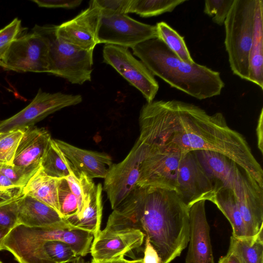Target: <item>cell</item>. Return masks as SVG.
<instances>
[{
    "label": "cell",
    "mask_w": 263,
    "mask_h": 263,
    "mask_svg": "<svg viewBox=\"0 0 263 263\" xmlns=\"http://www.w3.org/2000/svg\"><path fill=\"white\" fill-rule=\"evenodd\" d=\"M138 140L148 148L184 155L196 151L223 154L243 168L261 186L263 170L246 138L229 126L223 115H212L181 101L153 100L142 107Z\"/></svg>",
    "instance_id": "cell-1"
},
{
    "label": "cell",
    "mask_w": 263,
    "mask_h": 263,
    "mask_svg": "<svg viewBox=\"0 0 263 263\" xmlns=\"http://www.w3.org/2000/svg\"><path fill=\"white\" fill-rule=\"evenodd\" d=\"M107 225L141 231L160 263L180 256L190 237L189 207L175 191L137 186L108 217Z\"/></svg>",
    "instance_id": "cell-2"
},
{
    "label": "cell",
    "mask_w": 263,
    "mask_h": 263,
    "mask_svg": "<svg viewBox=\"0 0 263 263\" xmlns=\"http://www.w3.org/2000/svg\"><path fill=\"white\" fill-rule=\"evenodd\" d=\"M132 49L154 76L197 99L219 96L224 87L218 71L196 62L183 61L158 38L140 43Z\"/></svg>",
    "instance_id": "cell-3"
},
{
    "label": "cell",
    "mask_w": 263,
    "mask_h": 263,
    "mask_svg": "<svg viewBox=\"0 0 263 263\" xmlns=\"http://www.w3.org/2000/svg\"><path fill=\"white\" fill-rule=\"evenodd\" d=\"M194 152L216 189L223 186L233 192L248 237L256 235L263 227V187L227 156L210 151Z\"/></svg>",
    "instance_id": "cell-4"
},
{
    "label": "cell",
    "mask_w": 263,
    "mask_h": 263,
    "mask_svg": "<svg viewBox=\"0 0 263 263\" xmlns=\"http://www.w3.org/2000/svg\"><path fill=\"white\" fill-rule=\"evenodd\" d=\"M256 0H234L224 22V46L235 75L249 81Z\"/></svg>",
    "instance_id": "cell-5"
},
{
    "label": "cell",
    "mask_w": 263,
    "mask_h": 263,
    "mask_svg": "<svg viewBox=\"0 0 263 263\" xmlns=\"http://www.w3.org/2000/svg\"><path fill=\"white\" fill-rule=\"evenodd\" d=\"M54 25L32 28L46 40L48 46V72L62 77L70 83L82 85L90 81L93 50H84L59 37Z\"/></svg>",
    "instance_id": "cell-6"
},
{
    "label": "cell",
    "mask_w": 263,
    "mask_h": 263,
    "mask_svg": "<svg viewBox=\"0 0 263 263\" xmlns=\"http://www.w3.org/2000/svg\"><path fill=\"white\" fill-rule=\"evenodd\" d=\"M0 67L17 72H48V46L37 32L20 35L0 58Z\"/></svg>",
    "instance_id": "cell-7"
},
{
    "label": "cell",
    "mask_w": 263,
    "mask_h": 263,
    "mask_svg": "<svg viewBox=\"0 0 263 263\" xmlns=\"http://www.w3.org/2000/svg\"><path fill=\"white\" fill-rule=\"evenodd\" d=\"M82 101L80 95L61 92L49 93L39 89L26 107L11 117L0 121V132L15 129L25 130L49 115L63 108L77 105Z\"/></svg>",
    "instance_id": "cell-8"
},
{
    "label": "cell",
    "mask_w": 263,
    "mask_h": 263,
    "mask_svg": "<svg viewBox=\"0 0 263 263\" xmlns=\"http://www.w3.org/2000/svg\"><path fill=\"white\" fill-rule=\"evenodd\" d=\"M145 152V145L137 139L125 158L118 163H113L108 170L104 178L103 190L107 194L112 210L137 186L139 167Z\"/></svg>",
    "instance_id": "cell-9"
},
{
    "label": "cell",
    "mask_w": 263,
    "mask_h": 263,
    "mask_svg": "<svg viewBox=\"0 0 263 263\" xmlns=\"http://www.w3.org/2000/svg\"><path fill=\"white\" fill-rule=\"evenodd\" d=\"M103 58L104 63L139 90L147 102L154 100L159 84L146 66L136 59L127 48L106 44L103 49Z\"/></svg>",
    "instance_id": "cell-10"
},
{
    "label": "cell",
    "mask_w": 263,
    "mask_h": 263,
    "mask_svg": "<svg viewBox=\"0 0 263 263\" xmlns=\"http://www.w3.org/2000/svg\"><path fill=\"white\" fill-rule=\"evenodd\" d=\"M155 38H157L155 25L141 23L127 14L101 15L97 35L98 44L132 48Z\"/></svg>",
    "instance_id": "cell-11"
},
{
    "label": "cell",
    "mask_w": 263,
    "mask_h": 263,
    "mask_svg": "<svg viewBox=\"0 0 263 263\" xmlns=\"http://www.w3.org/2000/svg\"><path fill=\"white\" fill-rule=\"evenodd\" d=\"M176 192L188 206L200 200L211 201L216 187L194 151L184 154L180 162Z\"/></svg>",
    "instance_id": "cell-12"
},
{
    "label": "cell",
    "mask_w": 263,
    "mask_h": 263,
    "mask_svg": "<svg viewBox=\"0 0 263 263\" xmlns=\"http://www.w3.org/2000/svg\"><path fill=\"white\" fill-rule=\"evenodd\" d=\"M145 146L137 185L176 191L179 165L184 155L165 153Z\"/></svg>",
    "instance_id": "cell-13"
},
{
    "label": "cell",
    "mask_w": 263,
    "mask_h": 263,
    "mask_svg": "<svg viewBox=\"0 0 263 263\" xmlns=\"http://www.w3.org/2000/svg\"><path fill=\"white\" fill-rule=\"evenodd\" d=\"M145 238L140 230L129 227L106 225L93 237L90 253L97 260H111L124 257L140 247Z\"/></svg>",
    "instance_id": "cell-14"
},
{
    "label": "cell",
    "mask_w": 263,
    "mask_h": 263,
    "mask_svg": "<svg viewBox=\"0 0 263 263\" xmlns=\"http://www.w3.org/2000/svg\"><path fill=\"white\" fill-rule=\"evenodd\" d=\"M101 12L91 1L89 7L71 20L56 26L57 36L84 50H93Z\"/></svg>",
    "instance_id": "cell-15"
},
{
    "label": "cell",
    "mask_w": 263,
    "mask_h": 263,
    "mask_svg": "<svg viewBox=\"0 0 263 263\" xmlns=\"http://www.w3.org/2000/svg\"><path fill=\"white\" fill-rule=\"evenodd\" d=\"M205 202L200 200L189 207V247L185 263H214Z\"/></svg>",
    "instance_id": "cell-16"
},
{
    "label": "cell",
    "mask_w": 263,
    "mask_h": 263,
    "mask_svg": "<svg viewBox=\"0 0 263 263\" xmlns=\"http://www.w3.org/2000/svg\"><path fill=\"white\" fill-rule=\"evenodd\" d=\"M51 139L49 132L45 128L26 129L17 148L12 165L29 180L40 168Z\"/></svg>",
    "instance_id": "cell-17"
},
{
    "label": "cell",
    "mask_w": 263,
    "mask_h": 263,
    "mask_svg": "<svg viewBox=\"0 0 263 263\" xmlns=\"http://www.w3.org/2000/svg\"><path fill=\"white\" fill-rule=\"evenodd\" d=\"M54 140L78 177L83 173L91 179L104 178L113 164L111 157L107 153L82 149L61 140Z\"/></svg>",
    "instance_id": "cell-18"
},
{
    "label": "cell",
    "mask_w": 263,
    "mask_h": 263,
    "mask_svg": "<svg viewBox=\"0 0 263 263\" xmlns=\"http://www.w3.org/2000/svg\"><path fill=\"white\" fill-rule=\"evenodd\" d=\"M18 224L30 228H48L64 226L69 222L49 205L24 194L19 203Z\"/></svg>",
    "instance_id": "cell-19"
},
{
    "label": "cell",
    "mask_w": 263,
    "mask_h": 263,
    "mask_svg": "<svg viewBox=\"0 0 263 263\" xmlns=\"http://www.w3.org/2000/svg\"><path fill=\"white\" fill-rule=\"evenodd\" d=\"M101 183L95 184L92 188L82 213L67 219L74 227L91 233L96 236L101 231L102 216V192Z\"/></svg>",
    "instance_id": "cell-20"
},
{
    "label": "cell",
    "mask_w": 263,
    "mask_h": 263,
    "mask_svg": "<svg viewBox=\"0 0 263 263\" xmlns=\"http://www.w3.org/2000/svg\"><path fill=\"white\" fill-rule=\"evenodd\" d=\"M263 1L256 0L249 55V81L263 89Z\"/></svg>",
    "instance_id": "cell-21"
},
{
    "label": "cell",
    "mask_w": 263,
    "mask_h": 263,
    "mask_svg": "<svg viewBox=\"0 0 263 263\" xmlns=\"http://www.w3.org/2000/svg\"><path fill=\"white\" fill-rule=\"evenodd\" d=\"M59 180L47 175L40 167L22 191L24 194L49 205L60 214L58 196Z\"/></svg>",
    "instance_id": "cell-22"
},
{
    "label": "cell",
    "mask_w": 263,
    "mask_h": 263,
    "mask_svg": "<svg viewBox=\"0 0 263 263\" xmlns=\"http://www.w3.org/2000/svg\"><path fill=\"white\" fill-rule=\"evenodd\" d=\"M210 201L215 204L227 218L232 226L233 236L248 237L236 197L230 189L223 186L218 187Z\"/></svg>",
    "instance_id": "cell-23"
},
{
    "label": "cell",
    "mask_w": 263,
    "mask_h": 263,
    "mask_svg": "<svg viewBox=\"0 0 263 263\" xmlns=\"http://www.w3.org/2000/svg\"><path fill=\"white\" fill-rule=\"evenodd\" d=\"M262 228L255 236L230 237L228 251L235 254L241 263H263Z\"/></svg>",
    "instance_id": "cell-24"
},
{
    "label": "cell",
    "mask_w": 263,
    "mask_h": 263,
    "mask_svg": "<svg viewBox=\"0 0 263 263\" xmlns=\"http://www.w3.org/2000/svg\"><path fill=\"white\" fill-rule=\"evenodd\" d=\"M41 168L47 175L57 179L65 178L74 174L69 163L52 138L43 157Z\"/></svg>",
    "instance_id": "cell-25"
},
{
    "label": "cell",
    "mask_w": 263,
    "mask_h": 263,
    "mask_svg": "<svg viewBox=\"0 0 263 263\" xmlns=\"http://www.w3.org/2000/svg\"><path fill=\"white\" fill-rule=\"evenodd\" d=\"M155 26L157 38L167 48L183 61L189 64L195 62L191 55L183 36L164 22H158Z\"/></svg>",
    "instance_id": "cell-26"
},
{
    "label": "cell",
    "mask_w": 263,
    "mask_h": 263,
    "mask_svg": "<svg viewBox=\"0 0 263 263\" xmlns=\"http://www.w3.org/2000/svg\"><path fill=\"white\" fill-rule=\"evenodd\" d=\"M184 0H132L128 13H135L141 17L157 16L172 12Z\"/></svg>",
    "instance_id": "cell-27"
},
{
    "label": "cell",
    "mask_w": 263,
    "mask_h": 263,
    "mask_svg": "<svg viewBox=\"0 0 263 263\" xmlns=\"http://www.w3.org/2000/svg\"><path fill=\"white\" fill-rule=\"evenodd\" d=\"M25 130L0 132V166L12 165L15 154Z\"/></svg>",
    "instance_id": "cell-28"
},
{
    "label": "cell",
    "mask_w": 263,
    "mask_h": 263,
    "mask_svg": "<svg viewBox=\"0 0 263 263\" xmlns=\"http://www.w3.org/2000/svg\"><path fill=\"white\" fill-rule=\"evenodd\" d=\"M24 194L22 189L0 205V229L11 231L18 224V206Z\"/></svg>",
    "instance_id": "cell-29"
},
{
    "label": "cell",
    "mask_w": 263,
    "mask_h": 263,
    "mask_svg": "<svg viewBox=\"0 0 263 263\" xmlns=\"http://www.w3.org/2000/svg\"><path fill=\"white\" fill-rule=\"evenodd\" d=\"M43 241L44 253L54 263H69L78 257L71 247L65 242L57 240Z\"/></svg>",
    "instance_id": "cell-30"
},
{
    "label": "cell",
    "mask_w": 263,
    "mask_h": 263,
    "mask_svg": "<svg viewBox=\"0 0 263 263\" xmlns=\"http://www.w3.org/2000/svg\"><path fill=\"white\" fill-rule=\"evenodd\" d=\"M58 196L60 213L64 219H67L78 214L77 198L65 178L59 180Z\"/></svg>",
    "instance_id": "cell-31"
},
{
    "label": "cell",
    "mask_w": 263,
    "mask_h": 263,
    "mask_svg": "<svg viewBox=\"0 0 263 263\" xmlns=\"http://www.w3.org/2000/svg\"><path fill=\"white\" fill-rule=\"evenodd\" d=\"M234 0H206L204 13L212 18L216 24L222 26L227 18Z\"/></svg>",
    "instance_id": "cell-32"
},
{
    "label": "cell",
    "mask_w": 263,
    "mask_h": 263,
    "mask_svg": "<svg viewBox=\"0 0 263 263\" xmlns=\"http://www.w3.org/2000/svg\"><path fill=\"white\" fill-rule=\"evenodd\" d=\"M24 29L21 21L14 18L9 24L0 29V58L8 48L11 43L19 36Z\"/></svg>",
    "instance_id": "cell-33"
},
{
    "label": "cell",
    "mask_w": 263,
    "mask_h": 263,
    "mask_svg": "<svg viewBox=\"0 0 263 263\" xmlns=\"http://www.w3.org/2000/svg\"><path fill=\"white\" fill-rule=\"evenodd\" d=\"M102 15L127 14L132 0H92Z\"/></svg>",
    "instance_id": "cell-34"
},
{
    "label": "cell",
    "mask_w": 263,
    "mask_h": 263,
    "mask_svg": "<svg viewBox=\"0 0 263 263\" xmlns=\"http://www.w3.org/2000/svg\"><path fill=\"white\" fill-rule=\"evenodd\" d=\"M0 173L10 179L20 190L23 189L29 181L13 165L0 166Z\"/></svg>",
    "instance_id": "cell-35"
},
{
    "label": "cell",
    "mask_w": 263,
    "mask_h": 263,
    "mask_svg": "<svg viewBox=\"0 0 263 263\" xmlns=\"http://www.w3.org/2000/svg\"><path fill=\"white\" fill-rule=\"evenodd\" d=\"M65 179L72 192L77 198L79 208V212L77 215H79L82 213L84 206L83 191L79 177H77L74 174H71Z\"/></svg>",
    "instance_id": "cell-36"
},
{
    "label": "cell",
    "mask_w": 263,
    "mask_h": 263,
    "mask_svg": "<svg viewBox=\"0 0 263 263\" xmlns=\"http://www.w3.org/2000/svg\"><path fill=\"white\" fill-rule=\"evenodd\" d=\"M38 6L50 8L72 9L78 7L82 0H32Z\"/></svg>",
    "instance_id": "cell-37"
},
{
    "label": "cell",
    "mask_w": 263,
    "mask_h": 263,
    "mask_svg": "<svg viewBox=\"0 0 263 263\" xmlns=\"http://www.w3.org/2000/svg\"><path fill=\"white\" fill-rule=\"evenodd\" d=\"M142 259L143 263H160L161 262L158 253L147 238H145L144 257Z\"/></svg>",
    "instance_id": "cell-38"
},
{
    "label": "cell",
    "mask_w": 263,
    "mask_h": 263,
    "mask_svg": "<svg viewBox=\"0 0 263 263\" xmlns=\"http://www.w3.org/2000/svg\"><path fill=\"white\" fill-rule=\"evenodd\" d=\"M14 189L20 190L10 179L0 173V193L9 194Z\"/></svg>",
    "instance_id": "cell-39"
},
{
    "label": "cell",
    "mask_w": 263,
    "mask_h": 263,
    "mask_svg": "<svg viewBox=\"0 0 263 263\" xmlns=\"http://www.w3.org/2000/svg\"><path fill=\"white\" fill-rule=\"evenodd\" d=\"M262 118H263V109L261 108L258 120V123L256 127V134L257 138V146L261 153L262 154V142H263V124H262Z\"/></svg>",
    "instance_id": "cell-40"
},
{
    "label": "cell",
    "mask_w": 263,
    "mask_h": 263,
    "mask_svg": "<svg viewBox=\"0 0 263 263\" xmlns=\"http://www.w3.org/2000/svg\"><path fill=\"white\" fill-rule=\"evenodd\" d=\"M90 263H143V259L127 260L124 257L111 260H97L92 258Z\"/></svg>",
    "instance_id": "cell-41"
},
{
    "label": "cell",
    "mask_w": 263,
    "mask_h": 263,
    "mask_svg": "<svg viewBox=\"0 0 263 263\" xmlns=\"http://www.w3.org/2000/svg\"><path fill=\"white\" fill-rule=\"evenodd\" d=\"M218 263H241V262L235 254L228 251L226 255L219 258Z\"/></svg>",
    "instance_id": "cell-42"
},
{
    "label": "cell",
    "mask_w": 263,
    "mask_h": 263,
    "mask_svg": "<svg viewBox=\"0 0 263 263\" xmlns=\"http://www.w3.org/2000/svg\"><path fill=\"white\" fill-rule=\"evenodd\" d=\"M10 231L7 229H0V251L4 250V243L6 236Z\"/></svg>",
    "instance_id": "cell-43"
},
{
    "label": "cell",
    "mask_w": 263,
    "mask_h": 263,
    "mask_svg": "<svg viewBox=\"0 0 263 263\" xmlns=\"http://www.w3.org/2000/svg\"><path fill=\"white\" fill-rule=\"evenodd\" d=\"M8 198H4V199H3L2 200H0V205L3 204V203H4L7 200V199Z\"/></svg>",
    "instance_id": "cell-44"
},
{
    "label": "cell",
    "mask_w": 263,
    "mask_h": 263,
    "mask_svg": "<svg viewBox=\"0 0 263 263\" xmlns=\"http://www.w3.org/2000/svg\"><path fill=\"white\" fill-rule=\"evenodd\" d=\"M0 263H3V262L0 260Z\"/></svg>",
    "instance_id": "cell-45"
}]
</instances>
